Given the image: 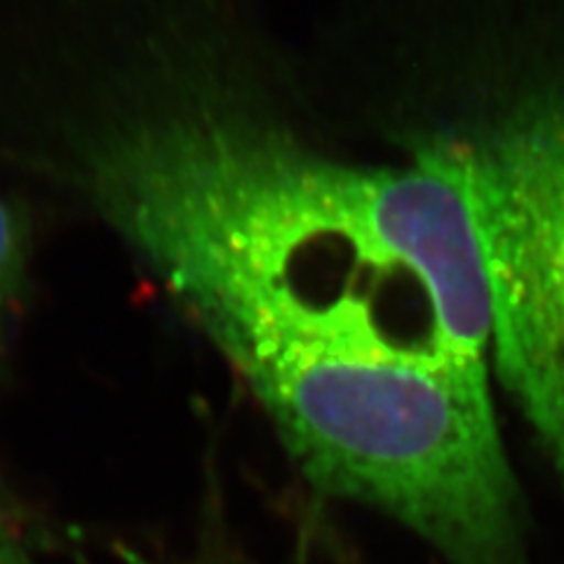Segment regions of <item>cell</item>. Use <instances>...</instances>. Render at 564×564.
Instances as JSON below:
<instances>
[{
	"instance_id": "7a4b0ae2",
	"label": "cell",
	"mask_w": 564,
	"mask_h": 564,
	"mask_svg": "<svg viewBox=\"0 0 564 564\" xmlns=\"http://www.w3.org/2000/svg\"><path fill=\"white\" fill-rule=\"evenodd\" d=\"M491 306V362L564 491V78L458 137Z\"/></svg>"
},
{
	"instance_id": "6da1fadb",
	"label": "cell",
	"mask_w": 564,
	"mask_h": 564,
	"mask_svg": "<svg viewBox=\"0 0 564 564\" xmlns=\"http://www.w3.org/2000/svg\"><path fill=\"white\" fill-rule=\"evenodd\" d=\"M95 207L259 398L332 367L489 369L491 306L458 139L356 165L205 85L83 151Z\"/></svg>"
},
{
	"instance_id": "277c9868",
	"label": "cell",
	"mask_w": 564,
	"mask_h": 564,
	"mask_svg": "<svg viewBox=\"0 0 564 564\" xmlns=\"http://www.w3.org/2000/svg\"><path fill=\"white\" fill-rule=\"evenodd\" d=\"M0 564H35L3 516H0Z\"/></svg>"
},
{
	"instance_id": "3957f363",
	"label": "cell",
	"mask_w": 564,
	"mask_h": 564,
	"mask_svg": "<svg viewBox=\"0 0 564 564\" xmlns=\"http://www.w3.org/2000/svg\"><path fill=\"white\" fill-rule=\"evenodd\" d=\"M26 226L20 209L0 196V339L20 296L26 269Z\"/></svg>"
}]
</instances>
